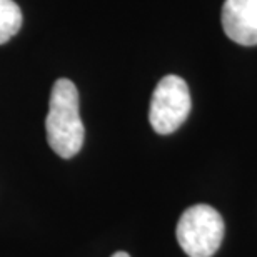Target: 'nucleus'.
I'll return each mask as SVG.
<instances>
[{"mask_svg": "<svg viewBox=\"0 0 257 257\" xmlns=\"http://www.w3.org/2000/svg\"><path fill=\"white\" fill-rule=\"evenodd\" d=\"M22 27V12L14 0H0V45L9 42Z\"/></svg>", "mask_w": 257, "mask_h": 257, "instance_id": "nucleus-5", "label": "nucleus"}, {"mask_svg": "<svg viewBox=\"0 0 257 257\" xmlns=\"http://www.w3.org/2000/svg\"><path fill=\"white\" fill-rule=\"evenodd\" d=\"M112 257H131V255H128L127 252H115Z\"/></svg>", "mask_w": 257, "mask_h": 257, "instance_id": "nucleus-6", "label": "nucleus"}, {"mask_svg": "<svg viewBox=\"0 0 257 257\" xmlns=\"http://www.w3.org/2000/svg\"><path fill=\"white\" fill-rule=\"evenodd\" d=\"M222 27L235 44L257 45V0H225Z\"/></svg>", "mask_w": 257, "mask_h": 257, "instance_id": "nucleus-4", "label": "nucleus"}, {"mask_svg": "<svg viewBox=\"0 0 257 257\" xmlns=\"http://www.w3.org/2000/svg\"><path fill=\"white\" fill-rule=\"evenodd\" d=\"M191 92L179 75H166L152 94L149 122L161 136L176 132L191 114Z\"/></svg>", "mask_w": 257, "mask_h": 257, "instance_id": "nucleus-3", "label": "nucleus"}, {"mask_svg": "<svg viewBox=\"0 0 257 257\" xmlns=\"http://www.w3.org/2000/svg\"><path fill=\"white\" fill-rule=\"evenodd\" d=\"M224 219L207 204H195L184 210L177 222L179 245L189 257H212L224 239Z\"/></svg>", "mask_w": 257, "mask_h": 257, "instance_id": "nucleus-2", "label": "nucleus"}, {"mask_svg": "<svg viewBox=\"0 0 257 257\" xmlns=\"http://www.w3.org/2000/svg\"><path fill=\"white\" fill-rule=\"evenodd\" d=\"M47 142L62 159H72L84 146V124L79 114V92L74 82L59 79L52 87L45 119Z\"/></svg>", "mask_w": 257, "mask_h": 257, "instance_id": "nucleus-1", "label": "nucleus"}]
</instances>
